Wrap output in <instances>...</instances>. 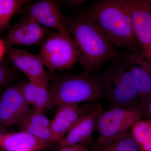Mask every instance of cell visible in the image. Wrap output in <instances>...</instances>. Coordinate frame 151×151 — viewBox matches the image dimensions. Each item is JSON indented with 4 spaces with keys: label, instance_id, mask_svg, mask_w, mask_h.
<instances>
[{
    "label": "cell",
    "instance_id": "cell-7",
    "mask_svg": "<svg viewBox=\"0 0 151 151\" xmlns=\"http://www.w3.org/2000/svg\"><path fill=\"white\" fill-rule=\"evenodd\" d=\"M33 111L25 100L19 84L8 86L0 95V127L20 124Z\"/></svg>",
    "mask_w": 151,
    "mask_h": 151
},
{
    "label": "cell",
    "instance_id": "cell-28",
    "mask_svg": "<svg viewBox=\"0 0 151 151\" xmlns=\"http://www.w3.org/2000/svg\"><path fill=\"white\" fill-rule=\"evenodd\" d=\"M1 87H0V90H1ZM1 93H0V95H1Z\"/></svg>",
    "mask_w": 151,
    "mask_h": 151
},
{
    "label": "cell",
    "instance_id": "cell-21",
    "mask_svg": "<svg viewBox=\"0 0 151 151\" xmlns=\"http://www.w3.org/2000/svg\"><path fill=\"white\" fill-rule=\"evenodd\" d=\"M51 120L43 115L42 112L33 111L30 116L19 125H29L36 127H50Z\"/></svg>",
    "mask_w": 151,
    "mask_h": 151
},
{
    "label": "cell",
    "instance_id": "cell-18",
    "mask_svg": "<svg viewBox=\"0 0 151 151\" xmlns=\"http://www.w3.org/2000/svg\"><path fill=\"white\" fill-rule=\"evenodd\" d=\"M29 2L26 0H0V32L10 28L14 15Z\"/></svg>",
    "mask_w": 151,
    "mask_h": 151
},
{
    "label": "cell",
    "instance_id": "cell-3",
    "mask_svg": "<svg viewBox=\"0 0 151 151\" xmlns=\"http://www.w3.org/2000/svg\"><path fill=\"white\" fill-rule=\"evenodd\" d=\"M114 60L109 68L97 75L102 86V98L110 109L140 106V99L132 80L129 60L124 54Z\"/></svg>",
    "mask_w": 151,
    "mask_h": 151
},
{
    "label": "cell",
    "instance_id": "cell-10",
    "mask_svg": "<svg viewBox=\"0 0 151 151\" xmlns=\"http://www.w3.org/2000/svg\"><path fill=\"white\" fill-rule=\"evenodd\" d=\"M6 45V52L9 61L23 72L30 81L38 84H49L50 77L37 55L12 45Z\"/></svg>",
    "mask_w": 151,
    "mask_h": 151
},
{
    "label": "cell",
    "instance_id": "cell-13",
    "mask_svg": "<svg viewBox=\"0 0 151 151\" xmlns=\"http://www.w3.org/2000/svg\"><path fill=\"white\" fill-rule=\"evenodd\" d=\"M129 63L134 85L143 108L151 99V67L142 51L137 50L124 54Z\"/></svg>",
    "mask_w": 151,
    "mask_h": 151
},
{
    "label": "cell",
    "instance_id": "cell-15",
    "mask_svg": "<svg viewBox=\"0 0 151 151\" xmlns=\"http://www.w3.org/2000/svg\"><path fill=\"white\" fill-rule=\"evenodd\" d=\"M51 146L24 131L6 133L0 140V147L5 151H41Z\"/></svg>",
    "mask_w": 151,
    "mask_h": 151
},
{
    "label": "cell",
    "instance_id": "cell-29",
    "mask_svg": "<svg viewBox=\"0 0 151 151\" xmlns=\"http://www.w3.org/2000/svg\"><path fill=\"white\" fill-rule=\"evenodd\" d=\"M149 1L150 2L151 4V1Z\"/></svg>",
    "mask_w": 151,
    "mask_h": 151
},
{
    "label": "cell",
    "instance_id": "cell-22",
    "mask_svg": "<svg viewBox=\"0 0 151 151\" xmlns=\"http://www.w3.org/2000/svg\"><path fill=\"white\" fill-rule=\"evenodd\" d=\"M14 78L13 72L5 65L0 64V87L7 86Z\"/></svg>",
    "mask_w": 151,
    "mask_h": 151
},
{
    "label": "cell",
    "instance_id": "cell-9",
    "mask_svg": "<svg viewBox=\"0 0 151 151\" xmlns=\"http://www.w3.org/2000/svg\"><path fill=\"white\" fill-rule=\"evenodd\" d=\"M18 13L35 20L42 26L53 29L57 32L68 33L64 16L60 12L58 2L42 0L26 5Z\"/></svg>",
    "mask_w": 151,
    "mask_h": 151
},
{
    "label": "cell",
    "instance_id": "cell-24",
    "mask_svg": "<svg viewBox=\"0 0 151 151\" xmlns=\"http://www.w3.org/2000/svg\"><path fill=\"white\" fill-rule=\"evenodd\" d=\"M145 114L149 120H151V99L143 108V115Z\"/></svg>",
    "mask_w": 151,
    "mask_h": 151
},
{
    "label": "cell",
    "instance_id": "cell-20",
    "mask_svg": "<svg viewBox=\"0 0 151 151\" xmlns=\"http://www.w3.org/2000/svg\"><path fill=\"white\" fill-rule=\"evenodd\" d=\"M21 131L30 133L38 139L49 143L61 142L59 137L52 130L50 127H36L29 125H19Z\"/></svg>",
    "mask_w": 151,
    "mask_h": 151
},
{
    "label": "cell",
    "instance_id": "cell-6",
    "mask_svg": "<svg viewBox=\"0 0 151 151\" xmlns=\"http://www.w3.org/2000/svg\"><path fill=\"white\" fill-rule=\"evenodd\" d=\"M143 115V108L141 106L104 111L98 123L99 137L96 142L107 140L129 131L140 121Z\"/></svg>",
    "mask_w": 151,
    "mask_h": 151
},
{
    "label": "cell",
    "instance_id": "cell-8",
    "mask_svg": "<svg viewBox=\"0 0 151 151\" xmlns=\"http://www.w3.org/2000/svg\"><path fill=\"white\" fill-rule=\"evenodd\" d=\"M124 1L129 11L134 32L143 55L151 67V4L149 1Z\"/></svg>",
    "mask_w": 151,
    "mask_h": 151
},
{
    "label": "cell",
    "instance_id": "cell-19",
    "mask_svg": "<svg viewBox=\"0 0 151 151\" xmlns=\"http://www.w3.org/2000/svg\"><path fill=\"white\" fill-rule=\"evenodd\" d=\"M131 132L141 151H151V120H140L132 127Z\"/></svg>",
    "mask_w": 151,
    "mask_h": 151
},
{
    "label": "cell",
    "instance_id": "cell-4",
    "mask_svg": "<svg viewBox=\"0 0 151 151\" xmlns=\"http://www.w3.org/2000/svg\"><path fill=\"white\" fill-rule=\"evenodd\" d=\"M50 109L66 104L95 102L102 98V89L97 76L65 73L49 81Z\"/></svg>",
    "mask_w": 151,
    "mask_h": 151
},
{
    "label": "cell",
    "instance_id": "cell-16",
    "mask_svg": "<svg viewBox=\"0 0 151 151\" xmlns=\"http://www.w3.org/2000/svg\"><path fill=\"white\" fill-rule=\"evenodd\" d=\"M19 84L25 100L32 106L34 111L43 113L50 109L49 84H38L30 81Z\"/></svg>",
    "mask_w": 151,
    "mask_h": 151
},
{
    "label": "cell",
    "instance_id": "cell-2",
    "mask_svg": "<svg viewBox=\"0 0 151 151\" xmlns=\"http://www.w3.org/2000/svg\"><path fill=\"white\" fill-rule=\"evenodd\" d=\"M84 14L97 24L114 46L131 52L138 50L132 17L124 0L98 1Z\"/></svg>",
    "mask_w": 151,
    "mask_h": 151
},
{
    "label": "cell",
    "instance_id": "cell-23",
    "mask_svg": "<svg viewBox=\"0 0 151 151\" xmlns=\"http://www.w3.org/2000/svg\"><path fill=\"white\" fill-rule=\"evenodd\" d=\"M59 151H93L89 145L84 144H79L77 145L63 147L60 148Z\"/></svg>",
    "mask_w": 151,
    "mask_h": 151
},
{
    "label": "cell",
    "instance_id": "cell-26",
    "mask_svg": "<svg viewBox=\"0 0 151 151\" xmlns=\"http://www.w3.org/2000/svg\"><path fill=\"white\" fill-rule=\"evenodd\" d=\"M85 1L81 0H73V1H67L66 2L68 3V5L72 7H77L80 6L82 3L84 2Z\"/></svg>",
    "mask_w": 151,
    "mask_h": 151
},
{
    "label": "cell",
    "instance_id": "cell-14",
    "mask_svg": "<svg viewBox=\"0 0 151 151\" xmlns=\"http://www.w3.org/2000/svg\"><path fill=\"white\" fill-rule=\"evenodd\" d=\"M92 105L93 103L84 105L66 104L57 107L54 118L51 120L50 128L59 137L61 142L65 137V134L74 124L81 117L89 113Z\"/></svg>",
    "mask_w": 151,
    "mask_h": 151
},
{
    "label": "cell",
    "instance_id": "cell-27",
    "mask_svg": "<svg viewBox=\"0 0 151 151\" xmlns=\"http://www.w3.org/2000/svg\"><path fill=\"white\" fill-rule=\"evenodd\" d=\"M4 127H0V140L2 137L6 133L4 130Z\"/></svg>",
    "mask_w": 151,
    "mask_h": 151
},
{
    "label": "cell",
    "instance_id": "cell-11",
    "mask_svg": "<svg viewBox=\"0 0 151 151\" xmlns=\"http://www.w3.org/2000/svg\"><path fill=\"white\" fill-rule=\"evenodd\" d=\"M50 32L35 20L23 16L16 24L10 27L4 41L6 45L30 46L43 41Z\"/></svg>",
    "mask_w": 151,
    "mask_h": 151
},
{
    "label": "cell",
    "instance_id": "cell-12",
    "mask_svg": "<svg viewBox=\"0 0 151 151\" xmlns=\"http://www.w3.org/2000/svg\"><path fill=\"white\" fill-rule=\"evenodd\" d=\"M104 111L100 104L93 103L89 113L81 117L74 124L60 143V148L79 144L89 146L93 141L92 134L97 131L99 120Z\"/></svg>",
    "mask_w": 151,
    "mask_h": 151
},
{
    "label": "cell",
    "instance_id": "cell-17",
    "mask_svg": "<svg viewBox=\"0 0 151 151\" xmlns=\"http://www.w3.org/2000/svg\"><path fill=\"white\" fill-rule=\"evenodd\" d=\"M93 151H141L132 137L131 129L109 139L89 145Z\"/></svg>",
    "mask_w": 151,
    "mask_h": 151
},
{
    "label": "cell",
    "instance_id": "cell-25",
    "mask_svg": "<svg viewBox=\"0 0 151 151\" xmlns=\"http://www.w3.org/2000/svg\"><path fill=\"white\" fill-rule=\"evenodd\" d=\"M6 52V45L4 41L0 38V61Z\"/></svg>",
    "mask_w": 151,
    "mask_h": 151
},
{
    "label": "cell",
    "instance_id": "cell-1",
    "mask_svg": "<svg viewBox=\"0 0 151 151\" xmlns=\"http://www.w3.org/2000/svg\"><path fill=\"white\" fill-rule=\"evenodd\" d=\"M64 20L78 47V63L83 67L82 73L91 75L109 60L124 56L114 49L97 24L85 14L64 16Z\"/></svg>",
    "mask_w": 151,
    "mask_h": 151
},
{
    "label": "cell",
    "instance_id": "cell-5",
    "mask_svg": "<svg viewBox=\"0 0 151 151\" xmlns=\"http://www.w3.org/2000/svg\"><path fill=\"white\" fill-rule=\"evenodd\" d=\"M37 56L48 70V76L55 70H69L78 62V47L69 33L52 32L47 36Z\"/></svg>",
    "mask_w": 151,
    "mask_h": 151
}]
</instances>
